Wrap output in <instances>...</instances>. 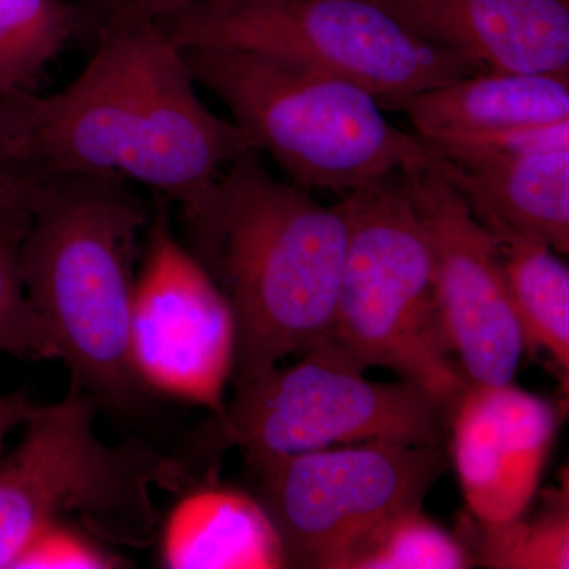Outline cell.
Segmentation results:
<instances>
[{
	"label": "cell",
	"instance_id": "cell-8",
	"mask_svg": "<svg viewBox=\"0 0 569 569\" xmlns=\"http://www.w3.org/2000/svg\"><path fill=\"white\" fill-rule=\"evenodd\" d=\"M298 356L295 365L236 383L217 419V437L241 449L250 467L372 440L440 447L451 411L425 389L367 380L331 337Z\"/></svg>",
	"mask_w": 569,
	"mask_h": 569
},
{
	"label": "cell",
	"instance_id": "cell-16",
	"mask_svg": "<svg viewBox=\"0 0 569 569\" xmlns=\"http://www.w3.org/2000/svg\"><path fill=\"white\" fill-rule=\"evenodd\" d=\"M181 492L160 529L163 568H288L282 541L258 498L213 482Z\"/></svg>",
	"mask_w": 569,
	"mask_h": 569
},
{
	"label": "cell",
	"instance_id": "cell-4",
	"mask_svg": "<svg viewBox=\"0 0 569 569\" xmlns=\"http://www.w3.org/2000/svg\"><path fill=\"white\" fill-rule=\"evenodd\" d=\"M194 82L227 104L258 152L302 189L350 192L440 153L388 121L367 89L329 71L231 48H181Z\"/></svg>",
	"mask_w": 569,
	"mask_h": 569
},
{
	"label": "cell",
	"instance_id": "cell-20",
	"mask_svg": "<svg viewBox=\"0 0 569 569\" xmlns=\"http://www.w3.org/2000/svg\"><path fill=\"white\" fill-rule=\"evenodd\" d=\"M470 553L421 507L403 509L378 523L343 560L340 569H466Z\"/></svg>",
	"mask_w": 569,
	"mask_h": 569
},
{
	"label": "cell",
	"instance_id": "cell-26",
	"mask_svg": "<svg viewBox=\"0 0 569 569\" xmlns=\"http://www.w3.org/2000/svg\"><path fill=\"white\" fill-rule=\"evenodd\" d=\"M36 407L37 403L32 402L24 389L0 395V452H2L7 437L17 427L24 426Z\"/></svg>",
	"mask_w": 569,
	"mask_h": 569
},
{
	"label": "cell",
	"instance_id": "cell-6",
	"mask_svg": "<svg viewBox=\"0 0 569 569\" xmlns=\"http://www.w3.org/2000/svg\"><path fill=\"white\" fill-rule=\"evenodd\" d=\"M339 204L348 238L329 337L359 369L387 367L452 413L470 385L449 348L432 242L406 174L356 187Z\"/></svg>",
	"mask_w": 569,
	"mask_h": 569
},
{
	"label": "cell",
	"instance_id": "cell-3",
	"mask_svg": "<svg viewBox=\"0 0 569 569\" xmlns=\"http://www.w3.org/2000/svg\"><path fill=\"white\" fill-rule=\"evenodd\" d=\"M152 212L119 176L32 173L21 279L58 359L97 406L132 413L151 395L130 353L138 238Z\"/></svg>",
	"mask_w": 569,
	"mask_h": 569
},
{
	"label": "cell",
	"instance_id": "cell-9",
	"mask_svg": "<svg viewBox=\"0 0 569 569\" xmlns=\"http://www.w3.org/2000/svg\"><path fill=\"white\" fill-rule=\"evenodd\" d=\"M445 462L440 447L372 440L282 456L252 470L288 568L340 569L378 523L422 507Z\"/></svg>",
	"mask_w": 569,
	"mask_h": 569
},
{
	"label": "cell",
	"instance_id": "cell-22",
	"mask_svg": "<svg viewBox=\"0 0 569 569\" xmlns=\"http://www.w3.org/2000/svg\"><path fill=\"white\" fill-rule=\"evenodd\" d=\"M126 560L107 550L88 530L54 523L33 539L13 568H122Z\"/></svg>",
	"mask_w": 569,
	"mask_h": 569
},
{
	"label": "cell",
	"instance_id": "cell-17",
	"mask_svg": "<svg viewBox=\"0 0 569 569\" xmlns=\"http://www.w3.org/2000/svg\"><path fill=\"white\" fill-rule=\"evenodd\" d=\"M488 230V228H486ZM518 317L527 353L542 350L559 370L565 389L569 373V269L552 247L507 228L488 230Z\"/></svg>",
	"mask_w": 569,
	"mask_h": 569
},
{
	"label": "cell",
	"instance_id": "cell-21",
	"mask_svg": "<svg viewBox=\"0 0 569 569\" xmlns=\"http://www.w3.org/2000/svg\"><path fill=\"white\" fill-rule=\"evenodd\" d=\"M26 224L28 217L0 230V355L58 359L50 332L29 301L21 279L20 246Z\"/></svg>",
	"mask_w": 569,
	"mask_h": 569
},
{
	"label": "cell",
	"instance_id": "cell-5",
	"mask_svg": "<svg viewBox=\"0 0 569 569\" xmlns=\"http://www.w3.org/2000/svg\"><path fill=\"white\" fill-rule=\"evenodd\" d=\"M97 402L71 387L52 406L36 407L14 451L0 463V569L54 523L78 518L100 541L144 549L159 535L153 488L181 492V460L141 441L104 443Z\"/></svg>",
	"mask_w": 569,
	"mask_h": 569
},
{
	"label": "cell",
	"instance_id": "cell-14",
	"mask_svg": "<svg viewBox=\"0 0 569 569\" xmlns=\"http://www.w3.org/2000/svg\"><path fill=\"white\" fill-rule=\"evenodd\" d=\"M438 153L441 171L488 230L533 236L568 254L569 148Z\"/></svg>",
	"mask_w": 569,
	"mask_h": 569
},
{
	"label": "cell",
	"instance_id": "cell-7",
	"mask_svg": "<svg viewBox=\"0 0 569 569\" xmlns=\"http://www.w3.org/2000/svg\"><path fill=\"white\" fill-rule=\"evenodd\" d=\"M178 47L231 48L329 71L383 108L485 70L372 0H201L160 22Z\"/></svg>",
	"mask_w": 569,
	"mask_h": 569
},
{
	"label": "cell",
	"instance_id": "cell-11",
	"mask_svg": "<svg viewBox=\"0 0 569 569\" xmlns=\"http://www.w3.org/2000/svg\"><path fill=\"white\" fill-rule=\"evenodd\" d=\"M403 174L432 242L441 320L459 369L468 385L512 383L527 346L492 234L441 171V156Z\"/></svg>",
	"mask_w": 569,
	"mask_h": 569
},
{
	"label": "cell",
	"instance_id": "cell-13",
	"mask_svg": "<svg viewBox=\"0 0 569 569\" xmlns=\"http://www.w3.org/2000/svg\"><path fill=\"white\" fill-rule=\"evenodd\" d=\"M485 70H569V0H372Z\"/></svg>",
	"mask_w": 569,
	"mask_h": 569
},
{
	"label": "cell",
	"instance_id": "cell-1",
	"mask_svg": "<svg viewBox=\"0 0 569 569\" xmlns=\"http://www.w3.org/2000/svg\"><path fill=\"white\" fill-rule=\"evenodd\" d=\"M93 39L69 88L33 97L26 173L119 176L192 222L222 168L253 149L249 138L201 102L181 47L159 24L110 26Z\"/></svg>",
	"mask_w": 569,
	"mask_h": 569
},
{
	"label": "cell",
	"instance_id": "cell-23",
	"mask_svg": "<svg viewBox=\"0 0 569 569\" xmlns=\"http://www.w3.org/2000/svg\"><path fill=\"white\" fill-rule=\"evenodd\" d=\"M81 10L88 33H96L110 26L142 24L168 20L181 11L197 6L201 0H70Z\"/></svg>",
	"mask_w": 569,
	"mask_h": 569
},
{
	"label": "cell",
	"instance_id": "cell-25",
	"mask_svg": "<svg viewBox=\"0 0 569 569\" xmlns=\"http://www.w3.org/2000/svg\"><path fill=\"white\" fill-rule=\"evenodd\" d=\"M29 193L31 174L0 178V230L28 217Z\"/></svg>",
	"mask_w": 569,
	"mask_h": 569
},
{
	"label": "cell",
	"instance_id": "cell-24",
	"mask_svg": "<svg viewBox=\"0 0 569 569\" xmlns=\"http://www.w3.org/2000/svg\"><path fill=\"white\" fill-rule=\"evenodd\" d=\"M33 97L0 99V178L26 173V148L33 119Z\"/></svg>",
	"mask_w": 569,
	"mask_h": 569
},
{
	"label": "cell",
	"instance_id": "cell-15",
	"mask_svg": "<svg viewBox=\"0 0 569 569\" xmlns=\"http://www.w3.org/2000/svg\"><path fill=\"white\" fill-rule=\"evenodd\" d=\"M396 110L406 112L427 142L516 127L569 121V70H479L415 93Z\"/></svg>",
	"mask_w": 569,
	"mask_h": 569
},
{
	"label": "cell",
	"instance_id": "cell-10",
	"mask_svg": "<svg viewBox=\"0 0 569 569\" xmlns=\"http://www.w3.org/2000/svg\"><path fill=\"white\" fill-rule=\"evenodd\" d=\"M146 231L130 321L134 370L151 395L208 408L220 419L234 370L233 312L163 209L152 212Z\"/></svg>",
	"mask_w": 569,
	"mask_h": 569
},
{
	"label": "cell",
	"instance_id": "cell-18",
	"mask_svg": "<svg viewBox=\"0 0 569 569\" xmlns=\"http://www.w3.org/2000/svg\"><path fill=\"white\" fill-rule=\"evenodd\" d=\"M458 537L471 563L500 569L569 568L568 485L542 493L537 515L486 523L462 515Z\"/></svg>",
	"mask_w": 569,
	"mask_h": 569
},
{
	"label": "cell",
	"instance_id": "cell-2",
	"mask_svg": "<svg viewBox=\"0 0 569 569\" xmlns=\"http://www.w3.org/2000/svg\"><path fill=\"white\" fill-rule=\"evenodd\" d=\"M187 228L233 312L234 385L331 336L348 238L339 203L325 208L279 181L250 149Z\"/></svg>",
	"mask_w": 569,
	"mask_h": 569
},
{
	"label": "cell",
	"instance_id": "cell-19",
	"mask_svg": "<svg viewBox=\"0 0 569 569\" xmlns=\"http://www.w3.org/2000/svg\"><path fill=\"white\" fill-rule=\"evenodd\" d=\"M80 33H88V24L70 0H0V99L32 93Z\"/></svg>",
	"mask_w": 569,
	"mask_h": 569
},
{
	"label": "cell",
	"instance_id": "cell-12",
	"mask_svg": "<svg viewBox=\"0 0 569 569\" xmlns=\"http://www.w3.org/2000/svg\"><path fill=\"white\" fill-rule=\"evenodd\" d=\"M452 459L471 518H519L537 497L556 443L559 408L515 385H470L452 410Z\"/></svg>",
	"mask_w": 569,
	"mask_h": 569
}]
</instances>
